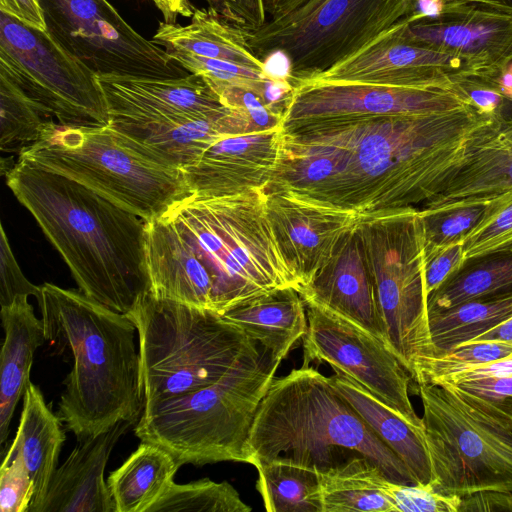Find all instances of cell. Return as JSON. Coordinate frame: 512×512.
I'll use <instances>...</instances> for the list:
<instances>
[{"mask_svg": "<svg viewBox=\"0 0 512 512\" xmlns=\"http://www.w3.org/2000/svg\"><path fill=\"white\" fill-rule=\"evenodd\" d=\"M458 512H512V491H480L461 497Z\"/></svg>", "mask_w": 512, "mask_h": 512, "instance_id": "44", "label": "cell"}, {"mask_svg": "<svg viewBox=\"0 0 512 512\" xmlns=\"http://www.w3.org/2000/svg\"><path fill=\"white\" fill-rule=\"evenodd\" d=\"M503 118L466 105L284 136L317 146L334 160L332 177L300 197L364 215L419 208L435 197Z\"/></svg>", "mask_w": 512, "mask_h": 512, "instance_id": "1", "label": "cell"}, {"mask_svg": "<svg viewBox=\"0 0 512 512\" xmlns=\"http://www.w3.org/2000/svg\"><path fill=\"white\" fill-rule=\"evenodd\" d=\"M512 355V343L484 340L463 343L448 351L425 358L418 366L414 381L436 383L466 370Z\"/></svg>", "mask_w": 512, "mask_h": 512, "instance_id": "37", "label": "cell"}, {"mask_svg": "<svg viewBox=\"0 0 512 512\" xmlns=\"http://www.w3.org/2000/svg\"><path fill=\"white\" fill-rule=\"evenodd\" d=\"M110 125L168 164L180 169L196 162L224 136L220 116L232 109L197 75L151 79L98 76Z\"/></svg>", "mask_w": 512, "mask_h": 512, "instance_id": "10", "label": "cell"}, {"mask_svg": "<svg viewBox=\"0 0 512 512\" xmlns=\"http://www.w3.org/2000/svg\"><path fill=\"white\" fill-rule=\"evenodd\" d=\"M18 155L88 187L146 222L192 195L182 169L110 124L65 125L49 118L37 141Z\"/></svg>", "mask_w": 512, "mask_h": 512, "instance_id": "6", "label": "cell"}, {"mask_svg": "<svg viewBox=\"0 0 512 512\" xmlns=\"http://www.w3.org/2000/svg\"><path fill=\"white\" fill-rule=\"evenodd\" d=\"M416 0H310L297 10L247 31L256 55L285 56L287 79H311L360 50L409 16Z\"/></svg>", "mask_w": 512, "mask_h": 512, "instance_id": "12", "label": "cell"}, {"mask_svg": "<svg viewBox=\"0 0 512 512\" xmlns=\"http://www.w3.org/2000/svg\"><path fill=\"white\" fill-rule=\"evenodd\" d=\"M512 192V117L470 156L435 197L418 208L421 217L486 206Z\"/></svg>", "mask_w": 512, "mask_h": 512, "instance_id": "23", "label": "cell"}, {"mask_svg": "<svg viewBox=\"0 0 512 512\" xmlns=\"http://www.w3.org/2000/svg\"><path fill=\"white\" fill-rule=\"evenodd\" d=\"M492 79L501 93L512 100V62L498 76Z\"/></svg>", "mask_w": 512, "mask_h": 512, "instance_id": "54", "label": "cell"}, {"mask_svg": "<svg viewBox=\"0 0 512 512\" xmlns=\"http://www.w3.org/2000/svg\"><path fill=\"white\" fill-rule=\"evenodd\" d=\"M4 174L83 294L129 314L150 292L146 221L88 187L25 160L18 159Z\"/></svg>", "mask_w": 512, "mask_h": 512, "instance_id": "3", "label": "cell"}, {"mask_svg": "<svg viewBox=\"0 0 512 512\" xmlns=\"http://www.w3.org/2000/svg\"><path fill=\"white\" fill-rule=\"evenodd\" d=\"M463 244L455 241L444 248L425 253V285L429 296L448 280L456 276L464 267Z\"/></svg>", "mask_w": 512, "mask_h": 512, "instance_id": "43", "label": "cell"}, {"mask_svg": "<svg viewBox=\"0 0 512 512\" xmlns=\"http://www.w3.org/2000/svg\"><path fill=\"white\" fill-rule=\"evenodd\" d=\"M512 317V290L428 311L435 355L469 342Z\"/></svg>", "mask_w": 512, "mask_h": 512, "instance_id": "31", "label": "cell"}, {"mask_svg": "<svg viewBox=\"0 0 512 512\" xmlns=\"http://www.w3.org/2000/svg\"><path fill=\"white\" fill-rule=\"evenodd\" d=\"M0 75L49 118L65 125H109L98 76L47 33L0 12Z\"/></svg>", "mask_w": 512, "mask_h": 512, "instance_id": "13", "label": "cell"}, {"mask_svg": "<svg viewBox=\"0 0 512 512\" xmlns=\"http://www.w3.org/2000/svg\"><path fill=\"white\" fill-rule=\"evenodd\" d=\"M465 263L512 253V192L485 206L474 227L461 239Z\"/></svg>", "mask_w": 512, "mask_h": 512, "instance_id": "36", "label": "cell"}, {"mask_svg": "<svg viewBox=\"0 0 512 512\" xmlns=\"http://www.w3.org/2000/svg\"><path fill=\"white\" fill-rule=\"evenodd\" d=\"M406 25L404 17L311 79L454 90V76L473 75L460 58L412 41L406 35Z\"/></svg>", "mask_w": 512, "mask_h": 512, "instance_id": "17", "label": "cell"}, {"mask_svg": "<svg viewBox=\"0 0 512 512\" xmlns=\"http://www.w3.org/2000/svg\"><path fill=\"white\" fill-rule=\"evenodd\" d=\"M303 301L308 326L302 338V366L325 362L335 372L367 389L411 424L424 426L409 397L413 378L395 352L350 320L314 301Z\"/></svg>", "mask_w": 512, "mask_h": 512, "instance_id": "15", "label": "cell"}, {"mask_svg": "<svg viewBox=\"0 0 512 512\" xmlns=\"http://www.w3.org/2000/svg\"><path fill=\"white\" fill-rule=\"evenodd\" d=\"M161 11L164 22L176 23L179 16L191 17L194 11L189 0H151Z\"/></svg>", "mask_w": 512, "mask_h": 512, "instance_id": "48", "label": "cell"}, {"mask_svg": "<svg viewBox=\"0 0 512 512\" xmlns=\"http://www.w3.org/2000/svg\"><path fill=\"white\" fill-rule=\"evenodd\" d=\"M473 395L492 401L512 399V374L453 384Z\"/></svg>", "mask_w": 512, "mask_h": 512, "instance_id": "45", "label": "cell"}, {"mask_svg": "<svg viewBox=\"0 0 512 512\" xmlns=\"http://www.w3.org/2000/svg\"><path fill=\"white\" fill-rule=\"evenodd\" d=\"M485 206L464 207L422 218L425 234V253L461 241L477 223Z\"/></svg>", "mask_w": 512, "mask_h": 512, "instance_id": "40", "label": "cell"}, {"mask_svg": "<svg viewBox=\"0 0 512 512\" xmlns=\"http://www.w3.org/2000/svg\"><path fill=\"white\" fill-rule=\"evenodd\" d=\"M46 32L97 76L174 79L190 75L140 35L108 0H39Z\"/></svg>", "mask_w": 512, "mask_h": 512, "instance_id": "14", "label": "cell"}, {"mask_svg": "<svg viewBox=\"0 0 512 512\" xmlns=\"http://www.w3.org/2000/svg\"><path fill=\"white\" fill-rule=\"evenodd\" d=\"M265 202L263 189L191 195L146 222L150 292L222 314L276 289L299 291Z\"/></svg>", "mask_w": 512, "mask_h": 512, "instance_id": "2", "label": "cell"}, {"mask_svg": "<svg viewBox=\"0 0 512 512\" xmlns=\"http://www.w3.org/2000/svg\"><path fill=\"white\" fill-rule=\"evenodd\" d=\"M264 193L267 215L279 247L301 289L329 261L340 240L356 225L359 215L290 191Z\"/></svg>", "mask_w": 512, "mask_h": 512, "instance_id": "19", "label": "cell"}, {"mask_svg": "<svg viewBox=\"0 0 512 512\" xmlns=\"http://www.w3.org/2000/svg\"><path fill=\"white\" fill-rule=\"evenodd\" d=\"M208 7L215 10L230 22L245 28L238 0H205Z\"/></svg>", "mask_w": 512, "mask_h": 512, "instance_id": "50", "label": "cell"}, {"mask_svg": "<svg viewBox=\"0 0 512 512\" xmlns=\"http://www.w3.org/2000/svg\"><path fill=\"white\" fill-rule=\"evenodd\" d=\"M137 421H119L109 429L79 440L54 471L35 512H116L104 470L110 454Z\"/></svg>", "mask_w": 512, "mask_h": 512, "instance_id": "22", "label": "cell"}, {"mask_svg": "<svg viewBox=\"0 0 512 512\" xmlns=\"http://www.w3.org/2000/svg\"><path fill=\"white\" fill-rule=\"evenodd\" d=\"M269 20L280 19L297 10L310 0H263Z\"/></svg>", "mask_w": 512, "mask_h": 512, "instance_id": "51", "label": "cell"}, {"mask_svg": "<svg viewBox=\"0 0 512 512\" xmlns=\"http://www.w3.org/2000/svg\"><path fill=\"white\" fill-rule=\"evenodd\" d=\"M47 117L24 92L0 75V148L18 152L37 141ZM49 118V117H48Z\"/></svg>", "mask_w": 512, "mask_h": 512, "instance_id": "35", "label": "cell"}, {"mask_svg": "<svg viewBox=\"0 0 512 512\" xmlns=\"http://www.w3.org/2000/svg\"><path fill=\"white\" fill-rule=\"evenodd\" d=\"M34 483L20 455L3 460L0 469L1 512H28Z\"/></svg>", "mask_w": 512, "mask_h": 512, "instance_id": "41", "label": "cell"}, {"mask_svg": "<svg viewBox=\"0 0 512 512\" xmlns=\"http://www.w3.org/2000/svg\"><path fill=\"white\" fill-rule=\"evenodd\" d=\"M252 508L227 481L209 478L186 484L173 482L149 512H250Z\"/></svg>", "mask_w": 512, "mask_h": 512, "instance_id": "34", "label": "cell"}, {"mask_svg": "<svg viewBox=\"0 0 512 512\" xmlns=\"http://www.w3.org/2000/svg\"><path fill=\"white\" fill-rule=\"evenodd\" d=\"M0 305L10 306L17 297L39 294L40 286L23 274L10 247L4 227L0 226Z\"/></svg>", "mask_w": 512, "mask_h": 512, "instance_id": "42", "label": "cell"}, {"mask_svg": "<svg viewBox=\"0 0 512 512\" xmlns=\"http://www.w3.org/2000/svg\"><path fill=\"white\" fill-rule=\"evenodd\" d=\"M256 488L268 512H322L315 468L277 457L260 463Z\"/></svg>", "mask_w": 512, "mask_h": 512, "instance_id": "32", "label": "cell"}, {"mask_svg": "<svg viewBox=\"0 0 512 512\" xmlns=\"http://www.w3.org/2000/svg\"><path fill=\"white\" fill-rule=\"evenodd\" d=\"M283 360L259 344L215 383L146 404L136 436L164 447L182 464L247 463L257 409Z\"/></svg>", "mask_w": 512, "mask_h": 512, "instance_id": "7", "label": "cell"}, {"mask_svg": "<svg viewBox=\"0 0 512 512\" xmlns=\"http://www.w3.org/2000/svg\"><path fill=\"white\" fill-rule=\"evenodd\" d=\"M484 340H498L512 343V317L469 342Z\"/></svg>", "mask_w": 512, "mask_h": 512, "instance_id": "52", "label": "cell"}, {"mask_svg": "<svg viewBox=\"0 0 512 512\" xmlns=\"http://www.w3.org/2000/svg\"><path fill=\"white\" fill-rule=\"evenodd\" d=\"M182 465L164 447L142 441L107 479L116 512H149L174 482Z\"/></svg>", "mask_w": 512, "mask_h": 512, "instance_id": "29", "label": "cell"}, {"mask_svg": "<svg viewBox=\"0 0 512 512\" xmlns=\"http://www.w3.org/2000/svg\"><path fill=\"white\" fill-rule=\"evenodd\" d=\"M298 292L303 299L350 320L390 347L356 225L343 236L329 261Z\"/></svg>", "mask_w": 512, "mask_h": 512, "instance_id": "21", "label": "cell"}, {"mask_svg": "<svg viewBox=\"0 0 512 512\" xmlns=\"http://www.w3.org/2000/svg\"><path fill=\"white\" fill-rule=\"evenodd\" d=\"M444 0H416L414 11L407 16L410 23L422 19H435L442 14Z\"/></svg>", "mask_w": 512, "mask_h": 512, "instance_id": "49", "label": "cell"}, {"mask_svg": "<svg viewBox=\"0 0 512 512\" xmlns=\"http://www.w3.org/2000/svg\"><path fill=\"white\" fill-rule=\"evenodd\" d=\"M449 5L475 4L500 12L512 14V0H444Z\"/></svg>", "mask_w": 512, "mask_h": 512, "instance_id": "53", "label": "cell"}, {"mask_svg": "<svg viewBox=\"0 0 512 512\" xmlns=\"http://www.w3.org/2000/svg\"><path fill=\"white\" fill-rule=\"evenodd\" d=\"M406 35L460 58L473 75L494 78L512 62V14L479 5L444 4L435 19H407Z\"/></svg>", "mask_w": 512, "mask_h": 512, "instance_id": "18", "label": "cell"}, {"mask_svg": "<svg viewBox=\"0 0 512 512\" xmlns=\"http://www.w3.org/2000/svg\"><path fill=\"white\" fill-rule=\"evenodd\" d=\"M61 419L48 407L41 390L31 381L23 395L19 426L3 460L20 455L34 483V496L28 512H35L46 494L57 468L65 441Z\"/></svg>", "mask_w": 512, "mask_h": 512, "instance_id": "27", "label": "cell"}, {"mask_svg": "<svg viewBox=\"0 0 512 512\" xmlns=\"http://www.w3.org/2000/svg\"><path fill=\"white\" fill-rule=\"evenodd\" d=\"M317 473L322 512H395L381 490L386 475L369 458L350 456Z\"/></svg>", "mask_w": 512, "mask_h": 512, "instance_id": "30", "label": "cell"}, {"mask_svg": "<svg viewBox=\"0 0 512 512\" xmlns=\"http://www.w3.org/2000/svg\"><path fill=\"white\" fill-rule=\"evenodd\" d=\"M137 328L144 406L209 386L259 348L216 311L145 294Z\"/></svg>", "mask_w": 512, "mask_h": 512, "instance_id": "8", "label": "cell"}, {"mask_svg": "<svg viewBox=\"0 0 512 512\" xmlns=\"http://www.w3.org/2000/svg\"><path fill=\"white\" fill-rule=\"evenodd\" d=\"M417 385L432 486L460 497L512 491L510 400L483 399L445 382Z\"/></svg>", "mask_w": 512, "mask_h": 512, "instance_id": "9", "label": "cell"}, {"mask_svg": "<svg viewBox=\"0 0 512 512\" xmlns=\"http://www.w3.org/2000/svg\"><path fill=\"white\" fill-rule=\"evenodd\" d=\"M248 464L285 457L322 470L354 453L373 461L392 481L416 484L402 460L380 439L330 377L301 366L274 377L263 397L246 445Z\"/></svg>", "mask_w": 512, "mask_h": 512, "instance_id": "5", "label": "cell"}, {"mask_svg": "<svg viewBox=\"0 0 512 512\" xmlns=\"http://www.w3.org/2000/svg\"><path fill=\"white\" fill-rule=\"evenodd\" d=\"M221 315L273 355L283 359L303 338L308 326L304 301L293 287L276 289L245 300Z\"/></svg>", "mask_w": 512, "mask_h": 512, "instance_id": "26", "label": "cell"}, {"mask_svg": "<svg viewBox=\"0 0 512 512\" xmlns=\"http://www.w3.org/2000/svg\"><path fill=\"white\" fill-rule=\"evenodd\" d=\"M5 332L0 353V444L8 438L16 405L30 383L35 351L46 341L42 319H38L27 296L1 307Z\"/></svg>", "mask_w": 512, "mask_h": 512, "instance_id": "25", "label": "cell"}, {"mask_svg": "<svg viewBox=\"0 0 512 512\" xmlns=\"http://www.w3.org/2000/svg\"><path fill=\"white\" fill-rule=\"evenodd\" d=\"M0 12L22 24L46 32V22L39 0H0Z\"/></svg>", "mask_w": 512, "mask_h": 512, "instance_id": "46", "label": "cell"}, {"mask_svg": "<svg viewBox=\"0 0 512 512\" xmlns=\"http://www.w3.org/2000/svg\"><path fill=\"white\" fill-rule=\"evenodd\" d=\"M512 290V253L465 266L428 296V311L448 309L480 297Z\"/></svg>", "mask_w": 512, "mask_h": 512, "instance_id": "33", "label": "cell"}, {"mask_svg": "<svg viewBox=\"0 0 512 512\" xmlns=\"http://www.w3.org/2000/svg\"><path fill=\"white\" fill-rule=\"evenodd\" d=\"M190 18L187 25L161 22L152 38L177 64L191 59H205L270 73L265 61L253 51L248 30L209 7L194 8Z\"/></svg>", "mask_w": 512, "mask_h": 512, "instance_id": "24", "label": "cell"}, {"mask_svg": "<svg viewBox=\"0 0 512 512\" xmlns=\"http://www.w3.org/2000/svg\"><path fill=\"white\" fill-rule=\"evenodd\" d=\"M282 127L225 136L183 170L192 195L221 197L264 189L280 159Z\"/></svg>", "mask_w": 512, "mask_h": 512, "instance_id": "20", "label": "cell"}, {"mask_svg": "<svg viewBox=\"0 0 512 512\" xmlns=\"http://www.w3.org/2000/svg\"><path fill=\"white\" fill-rule=\"evenodd\" d=\"M205 82L224 106L237 111L247 120L251 133L282 127L283 115L274 112L257 92L237 85Z\"/></svg>", "mask_w": 512, "mask_h": 512, "instance_id": "39", "label": "cell"}, {"mask_svg": "<svg viewBox=\"0 0 512 512\" xmlns=\"http://www.w3.org/2000/svg\"><path fill=\"white\" fill-rule=\"evenodd\" d=\"M382 493L395 512H458L461 497L436 490L431 483L401 484L384 477Z\"/></svg>", "mask_w": 512, "mask_h": 512, "instance_id": "38", "label": "cell"}, {"mask_svg": "<svg viewBox=\"0 0 512 512\" xmlns=\"http://www.w3.org/2000/svg\"><path fill=\"white\" fill-rule=\"evenodd\" d=\"M466 105L472 103L455 90L303 80L293 86L282 134H305L387 115L446 112Z\"/></svg>", "mask_w": 512, "mask_h": 512, "instance_id": "16", "label": "cell"}, {"mask_svg": "<svg viewBox=\"0 0 512 512\" xmlns=\"http://www.w3.org/2000/svg\"><path fill=\"white\" fill-rule=\"evenodd\" d=\"M330 379L335 389L407 466L416 484L430 483L433 473L425 427L411 424L349 377L335 372Z\"/></svg>", "mask_w": 512, "mask_h": 512, "instance_id": "28", "label": "cell"}, {"mask_svg": "<svg viewBox=\"0 0 512 512\" xmlns=\"http://www.w3.org/2000/svg\"><path fill=\"white\" fill-rule=\"evenodd\" d=\"M360 234L390 347L414 379L435 355L425 285V234L418 208L359 215Z\"/></svg>", "mask_w": 512, "mask_h": 512, "instance_id": "11", "label": "cell"}, {"mask_svg": "<svg viewBox=\"0 0 512 512\" xmlns=\"http://www.w3.org/2000/svg\"><path fill=\"white\" fill-rule=\"evenodd\" d=\"M36 299L46 341L72 357L57 413L66 428L81 440L138 421L144 395L132 318L52 283L41 285Z\"/></svg>", "mask_w": 512, "mask_h": 512, "instance_id": "4", "label": "cell"}, {"mask_svg": "<svg viewBox=\"0 0 512 512\" xmlns=\"http://www.w3.org/2000/svg\"><path fill=\"white\" fill-rule=\"evenodd\" d=\"M238 3L246 30H255L267 21L263 0H238Z\"/></svg>", "mask_w": 512, "mask_h": 512, "instance_id": "47", "label": "cell"}]
</instances>
